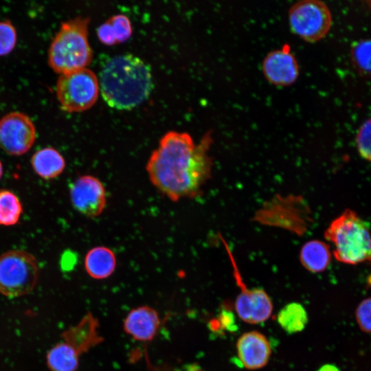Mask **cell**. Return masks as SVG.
Listing matches in <instances>:
<instances>
[{
    "label": "cell",
    "mask_w": 371,
    "mask_h": 371,
    "mask_svg": "<svg viewBox=\"0 0 371 371\" xmlns=\"http://www.w3.org/2000/svg\"><path fill=\"white\" fill-rule=\"evenodd\" d=\"M212 143L210 132L198 144L187 133H166L146 166L151 183L174 202L199 195L211 177L212 160L209 150Z\"/></svg>",
    "instance_id": "6da1fadb"
},
{
    "label": "cell",
    "mask_w": 371,
    "mask_h": 371,
    "mask_svg": "<svg viewBox=\"0 0 371 371\" xmlns=\"http://www.w3.org/2000/svg\"><path fill=\"white\" fill-rule=\"evenodd\" d=\"M99 85L104 100L110 106L131 109L150 95L153 87L151 69L133 54L117 55L102 67Z\"/></svg>",
    "instance_id": "7a4b0ae2"
},
{
    "label": "cell",
    "mask_w": 371,
    "mask_h": 371,
    "mask_svg": "<svg viewBox=\"0 0 371 371\" xmlns=\"http://www.w3.org/2000/svg\"><path fill=\"white\" fill-rule=\"evenodd\" d=\"M89 18L76 17L61 24L48 54L51 68L60 74L86 68L93 52L88 39Z\"/></svg>",
    "instance_id": "3957f363"
},
{
    "label": "cell",
    "mask_w": 371,
    "mask_h": 371,
    "mask_svg": "<svg viewBox=\"0 0 371 371\" xmlns=\"http://www.w3.org/2000/svg\"><path fill=\"white\" fill-rule=\"evenodd\" d=\"M324 236L333 245L338 261L350 265L371 262L370 227L354 211L347 209L333 220Z\"/></svg>",
    "instance_id": "277c9868"
},
{
    "label": "cell",
    "mask_w": 371,
    "mask_h": 371,
    "mask_svg": "<svg viewBox=\"0 0 371 371\" xmlns=\"http://www.w3.org/2000/svg\"><path fill=\"white\" fill-rule=\"evenodd\" d=\"M39 276L35 257L23 250H10L0 256V293L17 297L30 293Z\"/></svg>",
    "instance_id": "5b68a950"
},
{
    "label": "cell",
    "mask_w": 371,
    "mask_h": 371,
    "mask_svg": "<svg viewBox=\"0 0 371 371\" xmlns=\"http://www.w3.org/2000/svg\"><path fill=\"white\" fill-rule=\"evenodd\" d=\"M99 90L96 75L87 67L60 74L56 86L61 108L71 113L91 108L98 99Z\"/></svg>",
    "instance_id": "8992f818"
},
{
    "label": "cell",
    "mask_w": 371,
    "mask_h": 371,
    "mask_svg": "<svg viewBox=\"0 0 371 371\" xmlns=\"http://www.w3.org/2000/svg\"><path fill=\"white\" fill-rule=\"evenodd\" d=\"M289 23L293 33L306 42L315 43L326 36L332 25L328 6L319 0H302L289 10Z\"/></svg>",
    "instance_id": "52a82bcc"
},
{
    "label": "cell",
    "mask_w": 371,
    "mask_h": 371,
    "mask_svg": "<svg viewBox=\"0 0 371 371\" xmlns=\"http://www.w3.org/2000/svg\"><path fill=\"white\" fill-rule=\"evenodd\" d=\"M222 242L232 262L236 282L241 289L235 301L237 315L243 322L251 324L267 321L273 311V304L270 297L262 289H250L245 286L229 247L225 240L223 239Z\"/></svg>",
    "instance_id": "ba28073f"
},
{
    "label": "cell",
    "mask_w": 371,
    "mask_h": 371,
    "mask_svg": "<svg viewBox=\"0 0 371 371\" xmlns=\"http://www.w3.org/2000/svg\"><path fill=\"white\" fill-rule=\"evenodd\" d=\"M35 139L36 128L28 115L14 111L0 120V146L8 154H25L32 148Z\"/></svg>",
    "instance_id": "9c48e42d"
},
{
    "label": "cell",
    "mask_w": 371,
    "mask_h": 371,
    "mask_svg": "<svg viewBox=\"0 0 371 371\" xmlns=\"http://www.w3.org/2000/svg\"><path fill=\"white\" fill-rule=\"evenodd\" d=\"M69 195L74 207L87 217H97L105 208V188L94 176L85 175L78 177L69 187Z\"/></svg>",
    "instance_id": "30bf717a"
},
{
    "label": "cell",
    "mask_w": 371,
    "mask_h": 371,
    "mask_svg": "<svg viewBox=\"0 0 371 371\" xmlns=\"http://www.w3.org/2000/svg\"><path fill=\"white\" fill-rule=\"evenodd\" d=\"M262 69L265 78L279 87L293 85L300 74L297 60L288 45L269 52L262 60Z\"/></svg>",
    "instance_id": "8fae6325"
},
{
    "label": "cell",
    "mask_w": 371,
    "mask_h": 371,
    "mask_svg": "<svg viewBox=\"0 0 371 371\" xmlns=\"http://www.w3.org/2000/svg\"><path fill=\"white\" fill-rule=\"evenodd\" d=\"M236 350L242 366L252 370L265 367L271 353L268 339L265 335L256 330L241 335L237 340Z\"/></svg>",
    "instance_id": "7c38bea8"
},
{
    "label": "cell",
    "mask_w": 371,
    "mask_h": 371,
    "mask_svg": "<svg viewBox=\"0 0 371 371\" xmlns=\"http://www.w3.org/2000/svg\"><path fill=\"white\" fill-rule=\"evenodd\" d=\"M159 324L156 311L148 306H140L128 313L124 322V328L133 339L147 341L155 337Z\"/></svg>",
    "instance_id": "4fadbf2b"
},
{
    "label": "cell",
    "mask_w": 371,
    "mask_h": 371,
    "mask_svg": "<svg viewBox=\"0 0 371 371\" xmlns=\"http://www.w3.org/2000/svg\"><path fill=\"white\" fill-rule=\"evenodd\" d=\"M116 267L114 252L104 246L89 249L85 257V268L89 276L96 280L107 278L113 274Z\"/></svg>",
    "instance_id": "5bb4252c"
},
{
    "label": "cell",
    "mask_w": 371,
    "mask_h": 371,
    "mask_svg": "<svg viewBox=\"0 0 371 371\" xmlns=\"http://www.w3.org/2000/svg\"><path fill=\"white\" fill-rule=\"evenodd\" d=\"M31 164L35 172L45 179L58 177L65 168L64 157L57 150L51 147L37 150L32 157Z\"/></svg>",
    "instance_id": "9a60e30c"
},
{
    "label": "cell",
    "mask_w": 371,
    "mask_h": 371,
    "mask_svg": "<svg viewBox=\"0 0 371 371\" xmlns=\"http://www.w3.org/2000/svg\"><path fill=\"white\" fill-rule=\"evenodd\" d=\"M300 260L308 271L312 273L322 272L326 269L330 262V248L321 240H310L302 247Z\"/></svg>",
    "instance_id": "2e32d148"
},
{
    "label": "cell",
    "mask_w": 371,
    "mask_h": 371,
    "mask_svg": "<svg viewBox=\"0 0 371 371\" xmlns=\"http://www.w3.org/2000/svg\"><path fill=\"white\" fill-rule=\"evenodd\" d=\"M132 34L131 21L124 14H116L101 24L97 35L104 45H113L128 40Z\"/></svg>",
    "instance_id": "e0dca14e"
},
{
    "label": "cell",
    "mask_w": 371,
    "mask_h": 371,
    "mask_svg": "<svg viewBox=\"0 0 371 371\" xmlns=\"http://www.w3.org/2000/svg\"><path fill=\"white\" fill-rule=\"evenodd\" d=\"M78 357L79 351L65 341L49 350L46 361L51 371H76L78 366Z\"/></svg>",
    "instance_id": "ac0fdd59"
},
{
    "label": "cell",
    "mask_w": 371,
    "mask_h": 371,
    "mask_svg": "<svg viewBox=\"0 0 371 371\" xmlns=\"http://www.w3.org/2000/svg\"><path fill=\"white\" fill-rule=\"evenodd\" d=\"M277 320L285 332L293 334L304 329L308 323V314L301 304L291 302L279 311Z\"/></svg>",
    "instance_id": "d6986e66"
},
{
    "label": "cell",
    "mask_w": 371,
    "mask_h": 371,
    "mask_svg": "<svg viewBox=\"0 0 371 371\" xmlns=\"http://www.w3.org/2000/svg\"><path fill=\"white\" fill-rule=\"evenodd\" d=\"M22 212L23 207L16 195L7 190H0V225L16 224Z\"/></svg>",
    "instance_id": "ffe728a7"
},
{
    "label": "cell",
    "mask_w": 371,
    "mask_h": 371,
    "mask_svg": "<svg viewBox=\"0 0 371 371\" xmlns=\"http://www.w3.org/2000/svg\"><path fill=\"white\" fill-rule=\"evenodd\" d=\"M352 58L357 69L371 74V40H364L355 44L352 49Z\"/></svg>",
    "instance_id": "44dd1931"
},
{
    "label": "cell",
    "mask_w": 371,
    "mask_h": 371,
    "mask_svg": "<svg viewBox=\"0 0 371 371\" xmlns=\"http://www.w3.org/2000/svg\"><path fill=\"white\" fill-rule=\"evenodd\" d=\"M16 43V32L8 21H0V56L10 54Z\"/></svg>",
    "instance_id": "7402d4cb"
},
{
    "label": "cell",
    "mask_w": 371,
    "mask_h": 371,
    "mask_svg": "<svg viewBox=\"0 0 371 371\" xmlns=\"http://www.w3.org/2000/svg\"><path fill=\"white\" fill-rule=\"evenodd\" d=\"M357 146L360 155L371 161V119L366 121L359 129Z\"/></svg>",
    "instance_id": "603a6c76"
},
{
    "label": "cell",
    "mask_w": 371,
    "mask_h": 371,
    "mask_svg": "<svg viewBox=\"0 0 371 371\" xmlns=\"http://www.w3.org/2000/svg\"><path fill=\"white\" fill-rule=\"evenodd\" d=\"M356 319L363 331L371 333V297L363 300L358 305Z\"/></svg>",
    "instance_id": "cb8c5ba5"
},
{
    "label": "cell",
    "mask_w": 371,
    "mask_h": 371,
    "mask_svg": "<svg viewBox=\"0 0 371 371\" xmlns=\"http://www.w3.org/2000/svg\"><path fill=\"white\" fill-rule=\"evenodd\" d=\"M317 371H340V370L333 364H325L322 366Z\"/></svg>",
    "instance_id": "d4e9b609"
},
{
    "label": "cell",
    "mask_w": 371,
    "mask_h": 371,
    "mask_svg": "<svg viewBox=\"0 0 371 371\" xmlns=\"http://www.w3.org/2000/svg\"><path fill=\"white\" fill-rule=\"evenodd\" d=\"M2 175H3V166H2V164H1V162L0 161V179L2 177Z\"/></svg>",
    "instance_id": "484cf974"
}]
</instances>
